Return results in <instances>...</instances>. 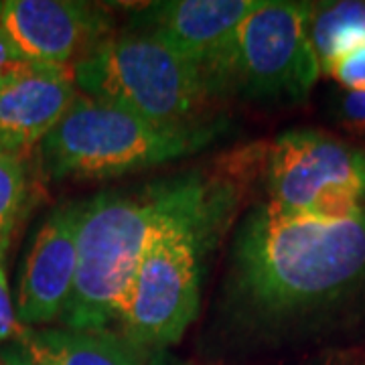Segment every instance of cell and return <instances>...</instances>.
Listing matches in <instances>:
<instances>
[{
  "instance_id": "cell-1",
  "label": "cell",
  "mask_w": 365,
  "mask_h": 365,
  "mask_svg": "<svg viewBox=\"0 0 365 365\" xmlns=\"http://www.w3.org/2000/svg\"><path fill=\"white\" fill-rule=\"evenodd\" d=\"M364 278L365 207L325 220L270 201L250 217L235 246V294L266 319L321 309Z\"/></svg>"
},
{
  "instance_id": "cell-2",
  "label": "cell",
  "mask_w": 365,
  "mask_h": 365,
  "mask_svg": "<svg viewBox=\"0 0 365 365\" xmlns=\"http://www.w3.org/2000/svg\"><path fill=\"white\" fill-rule=\"evenodd\" d=\"M195 189L181 185L150 197L104 193L86 203L73 290L61 314L69 329L102 331L120 317L148 237Z\"/></svg>"
},
{
  "instance_id": "cell-3",
  "label": "cell",
  "mask_w": 365,
  "mask_h": 365,
  "mask_svg": "<svg viewBox=\"0 0 365 365\" xmlns=\"http://www.w3.org/2000/svg\"><path fill=\"white\" fill-rule=\"evenodd\" d=\"M78 90L163 128H187L207 83L201 69L157 35L106 39L73 66Z\"/></svg>"
},
{
  "instance_id": "cell-4",
  "label": "cell",
  "mask_w": 365,
  "mask_h": 365,
  "mask_svg": "<svg viewBox=\"0 0 365 365\" xmlns=\"http://www.w3.org/2000/svg\"><path fill=\"white\" fill-rule=\"evenodd\" d=\"M201 143L189 128H163L124 108L78 93L76 102L41 143L47 177L110 179L157 167Z\"/></svg>"
},
{
  "instance_id": "cell-5",
  "label": "cell",
  "mask_w": 365,
  "mask_h": 365,
  "mask_svg": "<svg viewBox=\"0 0 365 365\" xmlns=\"http://www.w3.org/2000/svg\"><path fill=\"white\" fill-rule=\"evenodd\" d=\"M205 195L197 187L146 242L120 309L126 335L140 345L181 339L199 309V230Z\"/></svg>"
},
{
  "instance_id": "cell-6",
  "label": "cell",
  "mask_w": 365,
  "mask_h": 365,
  "mask_svg": "<svg viewBox=\"0 0 365 365\" xmlns=\"http://www.w3.org/2000/svg\"><path fill=\"white\" fill-rule=\"evenodd\" d=\"M311 4L260 0L235 29L209 90L235 83L252 98L302 100L321 76L309 35Z\"/></svg>"
},
{
  "instance_id": "cell-7",
  "label": "cell",
  "mask_w": 365,
  "mask_h": 365,
  "mask_svg": "<svg viewBox=\"0 0 365 365\" xmlns=\"http://www.w3.org/2000/svg\"><path fill=\"white\" fill-rule=\"evenodd\" d=\"M270 201L288 211L343 220L365 207V150L319 130H290L270 148Z\"/></svg>"
},
{
  "instance_id": "cell-8",
  "label": "cell",
  "mask_w": 365,
  "mask_h": 365,
  "mask_svg": "<svg viewBox=\"0 0 365 365\" xmlns=\"http://www.w3.org/2000/svg\"><path fill=\"white\" fill-rule=\"evenodd\" d=\"M0 33L35 66L73 67L108 33L102 9L71 0H4Z\"/></svg>"
},
{
  "instance_id": "cell-9",
  "label": "cell",
  "mask_w": 365,
  "mask_h": 365,
  "mask_svg": "<svg viewBox=\"0 0 365 365\" xmlns=\"http://www.w3.org/2000/svg\"><path fill=\"white\" fill-rule=\"evenodd\" d=\"M86 203H67L41 225L29 250L16 294L21 325L33 327L61 319L73 290L78 266V234Z\"/></svg>"
},
{
  "instance_id": "cell-10",
  "label": "cell",
  "mask_w": 365,
  "mask_h": 365,
  "mask_svg": "<svg viewBox=\"0 0 365 365\" xmlns=\"http://www.w3.org/2000/svg\"><path fill=\"white\" fill-rule=\"evenodd\" d=\"M260 0H173L144 13L143 29L167 41L209 79L227 51L235 29Z\"/></svg>"
},
{
  "instance_id": "cell-11",
  "label": "cell",
  "mask_w": 365,
  "mask_h": 365,
  "mask_svg": "<svg viewBox=\"0 0 365 365\" xmlns=\"http://www.w3.org/2000/svg\"><path fill=\"white\" fill-rule=\"evenodd\" d=\"M73 67L33 66L0 93V150L25 158L78 98Z\"/></svg>"
},
{
  "instance_id": "cell-12",
  "label": "cell",
  "mask_w": 365,
  "mask_h": 365,
  "mask_svg": "<svg viewBox=\"0 0 365 365\" xmlns=\"http://www.w3.org/2000/svg\"><path fill=\"white\" fill-rule=\"evenodd\" d=\"M19 345L29 365H140L122 341L102 331L25 327Z\"/></svg>"
},
{
  "instance_id": "cell-13",
  "label": "cell",
  "mask_w": 365,
  "mask_h": 365,
  "mask_svg": "<svg viewBox=\"0 0 365 365\" xmlns=\"http://www.w3.org/2000/svg\"><path fill=\"white\" fill-rule=\"evenodd\" d=\"M309 35L323 69L331 59L365 43V2L311 4Z\"/></svg>"
},
{
  "instance_id": "cell-14",
  "label": "cell",
  "mask_w": 365,
  "mask_h": 365,
  "mask_svg": "<svg viewBox=\"0 0 365 365\" xmlns=\"http://www.w3.org/2000/svg\"><path fill=\"white\" fill-rule=\"evenodd\" d=\"M29 195L25 158L0 150V258L11 244Z\"/></svg>"
},
{
  "instance_id": "cell-15",
  "label": "cell",
  "mask_w": 365,
  "mask_h": 365,
  "mask_svg": "<svg viewBox=\"0 0 365 365\" xmlns=\"http://www.w3.org/2000/svg\"><path fill=\"white\" fill-rule=\"evenodd\" d=\"M323 71L351 91L365 93V43L331 59L327 66H323Z\"/></svg>"
},
{
  "instance_id": "cell-16",
  "label": "cell",
  "mask_w": 365,
  "mask_h": 365,
  "mask_svg": "<svg viewBox=\"0 0 365 365\" xmlns=\"http://www.w3.org/2000/svg\"><path fill=\"white\" fill-rule=\"evenodd\" d=\"M23 331H25V327L21 325V321L16 317L9 280H6V274L2 268V258H0V341H19Z\"/></svg>"
},
{
  "instance_id": "cell-17",
  "label": "cell",
  "mask_w": 365,
  "mask_h": 365,
  "mask_svg": "<svg viewBox=\"0 0 365 365\" xmlns=\"http://www.w3.org/2000/svg\"><path fill=\"white\" fill-rule=\"evenodd\" d=\"M31 66L33 63H29L26 59H23L19 53L14 51L13 45L0 33V93L6 90L13 81L21 78L23 73H26Z\"/></svg>"
},
{
  "instance_id": "cell-18",
  "label": "cell",
  "mask_w": 365,
  "mask_h": 365,
  "mask_svg": "<svg viewBox=\"0 0 365 365\" xmlns=\"http://www.w3.org/2000/svg\"><path fill=\"white\" fill-rule=\"evenodd\" d=\"M341 124L355 134H365V93L349 91L341 102Z\"/></svg>"
},
{
  "instance_id": "cell-19",
  "label": "cell",
  "mask_w": 365,
  "mask_h": 365,
  "mask_svg": "<svg viewBox=\"0 0 365 365\" xmlns=\"http://www.w3.org/2000/svg\"><path fill=\"white\" fill-rule=\"evenodd\" d=\"M0 365H29V364L23 361L21 357H9V355H4V357H0Z\"/></svg>"
}]
</instances>
